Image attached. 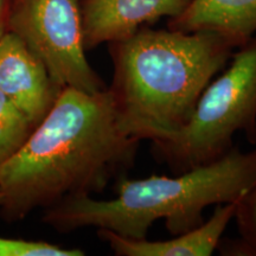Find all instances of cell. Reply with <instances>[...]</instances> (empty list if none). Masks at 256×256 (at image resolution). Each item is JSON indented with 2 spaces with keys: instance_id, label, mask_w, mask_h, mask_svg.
<instances>
[{
  "instance_id": "obj_2",
  "label": "cell",
  "mask_w": 256,
  "mask_h": 256,
  "mask_svg": "<svg viewBox=\"0 0 256 256\" xmlns=\"http://www.w3.org/2000/svg\"><path fill=\"white\" fill-rule=\"evenodd\" d=\"M108 46L113 78L107 88L122 130L140 142L178 132L236 49L214 32L145 26Z\"/></svg>"
},
{
  "instance_id": "obj_14",
  "label": "cell",
  "mask_w": 256,
  "mask_h": 256,
  "mask_svg": "<svg viewBox=\"0 0 256 256\" xmlns=\"http://www.w3.org/2000/svg\"><path fill=\"white\" fill-rule=\"evenodd\" d=\"M2 191H0V206H2Z\"/></svg>"
},
{
  "instance_id": "obj_4",
  "label": "cell",
  "mask_w": 256,
  "mask_h": 256,
  "mask_svg": "<svg viewBox=\"0 0 256 256\" xmlns=\"http://www.w3.org/2000/svg\"><path fill=\"white\" fill-rule=\"evenodd\" d=\"M230 60L229 68L202 92L188 122L151 144L153 158L174 174L222 158L238 132L256 144V34Z\"/></svg>"
},
{
  "instance_id": "obj_7",
  "label": "cell",
  "mask_w": 256,
  "mask_h": 256,
  "mask_svg": "<svg viewBox=\"0 0 256 256\" xmlns=\"http://www.w3.org/2000/svg\"><path fill=\"white\" fill-rule=\"evenodd\" d=\"M190 0H81L83 43L92 50L130 37L160 18H174Z\"/></svg>"
},
{
  "instance_id": "obj_5",
  "label": "cell",
  "mask_w": 256,
  "mask_h": 256,
  "mask_svg": "<svg viewBox=\"0 0 256 256\" xmlns=\"http://www.w3.org/2000/svg\"><path fill=\"white\" fill-rule=\"evenodd\" d=\"M8 31L43 60L62 88L107 89L86 56L81 0H8Z\"/></svg>"
},
{
  "instance_id": "obj_3",
  "label": "cell",
  "mask_w": 256,
  "mask_h": 256,
  "mask_svg": "<svg viewBox=\"0 0 256 256\" xmlns=\"http://www.w3.org/2000/svg\"><path fill=\"white\" fill-rule=\"evenodd\" d=\"M256 182V150L234 146L222 158L183 174L145 179H116V197H66L44 210L43 222L60 234L83 228L107 229L132 240L147 238L152 224L164 218L172 235L204 222L206 208L238 202Z\"/></svg>"
},
{
  "instance_id": "obj_10",
  "label": "cell",
  "mask_w": 256,
  "mask_h": 256,
  "mask_svg": "<svg viewBox=\"0 0 256 256\" xmlns=\"http://www.w3.org/2000/svg\"><path fill=\"white\" fill-rule=\"evenodd\" d=\"M234 218L240 238L220 240L217 249L223 255L256 256V182L236 202Z\"/></svg>"
},
{
  "instance_id": "obj_11",
  "label": "cell",
  "mask_w": 256,
  "mask_h": 256,
  "mask_svg": "<svg viewBox=\"0 0 256 256\" xmlns=\"http://www.w3.org/2000/svg\"><path fill=\"white\" fill-rule=\"evenodd\" d=\"M34 126L0 92V166L18 152Z\"/></svg>"
},
{
  "instance_id": "obj_12",
  "label": "cell",
  "mask_w": 256,
  "mask_h": 256,
  "mask_svg": "<svg viewBox=\"0 0 256 256\" xmlns=\"http://www.w3.org/2000/svg\"><path fill=\"white\" fill-rule=\"evenodd\" d=\"M78 248H63L46 241L10 238L0 236V256H82Z\"/></svg>"
},
{
  "instance_id": "obj_1",
  "label": "cell",
  "mask_w": 256,
  "mask_h": 256,
  "mask_svg": "<svg viewBox=\"0 0 256 256\" xmlns=\"http://www.w3.org/2000/svg\"><path fill=\"white\" fill-rule=\"evenodd\" d=\"M139 144L121 127L108 88H63L23 146L0 166L2 218L18 222L66 197L101 194L133 168Z\"/></svg>"
},
{
  "instance_id": "obj_13",
  "label": "cell",
  "mask_w": 256,
  "mask_h": 256,
  "mask_svg": "<svg viewBox=\"0 0 256 256\" xmlns=\"http://www.w3.org/2000/svg\"><path fill=\"white\" fill-rule=\"evenodd\" d=\"M8 0H0V38L8 31Z\"/></svg>"
},
{
  "instance_id": "obj_6",
  "label": "cell",
  "mask_w": 256,
  "mask_h": 256,
  "mask_svg": "<svg viewBox=\"0 0 256 256\" xmlns=\"http://www.w3.org/2000/svg\"><path fill=\"white\" fill-rule=\"evenodd\" d=\"M62 87L23 40L6 31L0 38V92L34 127L49 113Z\"/></svg>"
},
{
  "instance_id": "obj_9",
  "label": "cell",
  "mask_w": 256,
  "mask_h": 256,
  "mask_svg": "<svg viewBox=\"0 0 256 256\" xmlns=\"http://www.w3.org/2000/svg\"><path fill=\"white\" fill-rule=\"evenodd\" d=\"M168 28L214 32L238 49L256 34V0H190L180 14L168 19Z\"/></svg>"
},
{
  "instance_id": "obj_8",
  "label": "cell",
  "mask_w": 256,
  "mask_h": 256,
  "mask_svg": "<svg viewBox=\"0 0 256 256\" xmlns=\"http://www.w3.org/2000/svg\"><path fill=\"white\" fill-rule=\"evenodd\" d=\"M235 210L236 202L217 204L206 222L168 241L132 240L107 229H98V235L116 256H209L218 248Z\"/></svg>"
}]
</instances>
